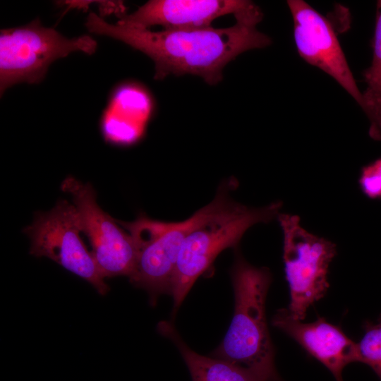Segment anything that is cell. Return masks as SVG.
<instances>
[{
  "label": "cell",
  "mask_w": 381,
  "mask_h": 381,
  "mask_svg": "<svg viewBox=\"0 0 381 381\" xmlns=\"http://www.w3.org/2000/svg\"><path fill=\"white\" fill-rule=\"evenodd\" d=\"M97 47L90 36L66 38L54 28L42 26L38 18L25 25L1 30V94L19 83H40L56 59L75 51L92 54Z\"/></svg>",
  "instance_id": "obj_4"
},
{
  "label": "cell",
  "mask_w": 381,
  "mask_h": 381,
  "mask_svg": "<svg viewBox=\"0 0 381 381\" xmlns=\"http://www.w3.org/2000/svg\"><path fill=\"white\" fill-rule=\"evenodd\" d=\"M367 87L362 93L363 110L370 121L369 135L381 140V1L377 4V14L373 40V60L363 73Z\"/></svg>",
  "instance_id": "obj_14"
},
{
  "label": "cell",
  "mask_w": 381,
  "mask_h": 381,
  "mask_svg": "<svg viewBox=\"0 0 381 381\" xmlns=\"http://www.w3.org/2000/svg\"><path fill=\"white\" fill-rule=\"evenodd\" d=\"M235 183L220 186L213 200L201 208L200 219L182 243L171 291L174 310L222 250L236 246L252 226L268 223L279 214L280 201L260 208L234 201L229 190Z\"/></svg>",
  "instance_id": "obj_2"
},
{
  "label": "cell",
  "mask_w": 381,
  "mask_h": 381,
  "mask_svg": "<svg viewBox=\"0 0 381 381\" xmlns=\"http://www.w3.org/2000/svg\"><path fill=\"white\" fill-rule=\"evenodd\" d=\"M253 4L247 0H151L131 14L117 15L118 23L138 28L162 25L164 30L206 28L217 18L238 15Z\"/></svg>",
  "instance_id": "obj_10"
},
{
  "label": "cell",
  "mask_w": 381,
  "mask_h": 381,
  "mask_svg": "<svg viewBox=\"0 0 381 381\" xmlns=\"http://www.w3.org/2000/svg\"><path fill=\"white\" fill-rule=\"evenodd\" d=\"M234 313L229 329L213 357L250 369L268 381H281L265 315L272 281L269 270L255 267L238 255L231 271Z\"/></svg>",
  "instance_id": "obj_3"
},
{
  "label": "cell",
  "mask_w": 381,
  "mask_h": 381,
  "mask_svg": "<svg viewBox=\"0 0 381 381\" xmlns=\"http://www.w3.org/2000/svg\"><path fill=\"white\" fill-rule=\"evenodd\" d=\"M153 109L150 93L135 83L117 88L101 120L104 140L121 146L131 145L144 135Z\"/></svg>",
  "instance_id": "obj_12"
},
{
  "label": "cell",
  "mask_w": 381,
  "mask_h": 381,
  "mask_svg": "<svg viewBox=\"0 0 381 381\" xmlns=\"http://www.w3.org/2000/svg\"><path fill=\"white\" fill-rule=\"evenodd\" d=\"M61 188L70 193L80 217L83 234L92 247V254L102 274L106 277L132 274L138 249L131 236L97 204L96 193L90 183L67 176Z\"/></svg>",
  "instance_id": "obj_8"
},
{
  "label": "cell",
  "mask_w": 381,
  "mask_h": 381,
  "mask_svg": "<svg viewBox=\"0 0 381 381\" xmlns=\"http://www.w3.org/2000/svg\"><path fill=\"white\" fill-rule=\"evenodd\" d=\"M235 18L236 24L226 28L155 32L118 22L109 24L90 13L85 25L91 32L122 41L147 55L155 63L156 80L171 74H192L212 85L222 80L224 68L240 54L272 43L269 36L256 28L263 13L255 3Z\"/></svg>",
  "instance_id": "obj_1"
},
{
  "label": "cell",
  "mask_w": 381,
  "mask_h": 381,
  "mask_svg": "<svg viewBox=\"0 0 381 381\" xmlns=\"http://www.w3.org/2000/svg\"><path fill=\"white\" fill-rule=\"evenodd\" d=\"M158 329L179 349L192 381H268L250 369L222 359L198 354L183 342L170 322H160Z\"/></svg>",
  "instance_id": "obj_13"
},
{
  "label": "cell",
  "mask_w": 381,
  "mask_h": 381,
  "mask_svg": "<svg viewBox=\"0 0 381 381\" xmlns=\"http://www.w3.org/2000/svg\"><path fill=\"white\" fill-rule=\"evenodd\" d=\"M283 231V259L290 290L291 316L302 321L308 308L324 296L328 288L329 263L337 253L331 241L303 229L297 215L279 214Z\"/></svg>",
  "instance_id": "obj_5"
},
{
  "label": "cell",
  "mask_w": 381,
  "mask_h": 381,
  "mask_svg": "<svg viewBox=\"0 0 381 381\" xmlns=\"http://www.w3.org/2000/svg\"><path fill=\"white\" fill-rule=\"evenodd\" d=\"M272 323L327 368L337 381H343L341 373L346 365L356 362V343L323 318L304 323L294 319L287 309H281Z\"/></svg>",
  "instance_id": "obj_11"
},
{
  "label": "cell",
  "mask_w": 381,
  "mask_h": 381,
  "mask_svg": "<svg viewBox=\"0 0 381 381\" xmlns=\"http://www.w3.org/2000/svg\"><path fill=\"white\" fill-rule=\"evenodd\" d=\"M200 209L186 220L167 222L150 219L143 213L133 222L118 223L134 239L138 249L132 284L145 289L155 302L162 294H170L182 243L200 219Z\"/></svg>",
  "instance_id": "obj_6"
},
{
  "label": "cell",
  "mask_w": 381,
  "mask_h": 381,
  "mask_svg": "<svg viewBox=\"0 0 381 381\" xmlns=\"http://www.w3.org/2000/svg\"><path fill=\"white\" fill-rule=\"evenodd\" d=\"M297 51L306 62L333 78L360 105L363 104L352 72L329 20L303 0H289Z\"/></svg>",
  "instance_id": "obj_9"
},
{
  "label": "cell",
  "mask_w": 381,
  "mask_h": 381,
  "mask_svg": "<svg viewBox=\"0 0 381 381\" xmlns=\"http://www.w3.org/2000/svg\"><path fill=\"white\" fill-rule=\"evenodd\" d=\"M359 184L368 198H381V157L362 168Z\"/></svg>",
  "instance_id": "obj_16"
},
{
  "label": "cell",
  "mask_w": 381,
  "mask_h": 381,
  "mask_svg": "<svg viewBox=\"0 0 381 381\" xmlns=\"http://www.w3.org/2000/svg\"><path fill=\"white\" fill-rule=\"evenodd\" d=\"M23 232L30 238L32 255L54 260L87 281L100 294L109 291L105 278L80 236V219L73 204L59 200L49 211L37 213Z\"/></svg>",
  "instance_id": "obj_7"
},
{
  "label": "cell",
  "mask_w": 381,
  "mask_h": 381,
  "mask_svg": "<svg viewBox=\"0 0 381 381\" xmlns=\"http://www.w3.org/2000/svg\"><path fill=\"white\" fill-rule=\"evenodd\" d=\"M365 334L356 343V362L369 365L381 381V315L378 322H366Z\"/></svg>",
  "instance_id": "obj_15"
}]
</instances>
